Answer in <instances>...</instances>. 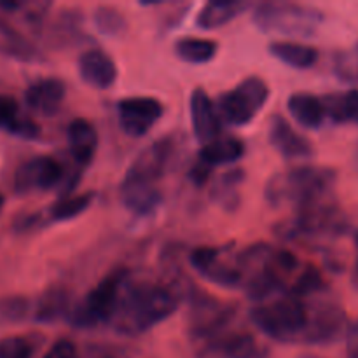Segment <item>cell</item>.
<instances>
[{
  "label": "cell",
  "mask_w": 358,
  "mask_h": 358,
  "mask_svg": "<svg viewBox=\"0 0 358 358\" xmlns=\"http://www.w3.org/2000/svg\"><path fill=\"white\" fill-rule=\"evenodd\" d=\"M180 304L178 290L152 282H128L110 325L124 336H140L170 318Z\"/></svg>",
  "instance_id": "cell-1"
},
{
  "label": "cell",
  "mask_w": 358,
  "mask_h": 358,
  "mask_svg": "<svg viewBox=\"0 0 358 358\" xmlns=\"http://www.w3.org/2000/svg\"><path fill=\"white\" fill-rule=\"evenodd\" d=\"M338 173L327 166H297L275 173L264 189L266 201L271 206L308 205L332 196Z\"/></svg>",
  "instance_id": "cell-2"
},
{
  "label": "cell",
  "mask_w": 358,
  "mask_h": 358,
  "mask_svg": "<svg viewBox=\"0 0 358 358\" xmlns=\"http://www.w3.org/2000/svg\"><path fill=\"white\" fill-rule=\"evenodd\" d=\"M252 324L278 343H303L308 324V304L304 299L282 294L250 311Z\"/></svg>",
  "instance_id": "cell-3"
},
{
  "label": "cell",
  "mask_w": 358,
  "mask_h": 358,
  "mask_svg": "<svg viewBox=\"0 0 358 358\" xmlns=\"http://www.w3.org/2000/svg\"><path fill=\"white\" fill-rule=\"evenodd\" d=\"M324 20V13L317 7L280 0L259 3L252 13V21L259 30L287 37H313Z\"/></svg>",
  "instance_id": "cell-4"
},
{
  "label": "cell",
  "mask_w": 358,
  "mask_h": 358,
  "mask_svg": "<svg viewBox=\"0 0 358 358\" xmlns=\"http://www.w3.org/2000/svg\"><path fill=\"white\" fill-rule=\"evenodd\" d=\"M128 269L119 268L100 280L83 301L72 306L66 320L77 329H91L100 324H110L119 306L128 280Z\"/></svg>",
  "instance_id": "cell-5"
},
{
  "label": "cell",
  "mask_w": 358,
  "mask_h": 358,
  "mask_svg": "<svg viewBox=\"0 0 358 358\" xmlns=\"http://www.w3.org/2000/svg\"><path fill=\"white\" fill-rule=\"evenodd\" d=\"M289 240L296 238L341 236L348 229V217L334 199V196L308 203L297 210V215L287 224Z\"/></svg>",
  "instance_id": "cell-6"
},
{
  "label": "cell",
  "mask_w": 358,
  "mask_h": 358,
  "mask_svg": "<svg viewBox=\"0 0 358 358\" xmlns=\"http://www.w3.org/2000/svg\"><path fill=\"white\" fill-rule=\"evenodd\" d=\"M269 86L264 79L250 76L236 87L219 96L217 108L222 122L231 126H245L257 117L269 100Z\"/></svg>",
  "instance_id": "cell-7"
},
{
  "label": "cell",
  "mask_w": 358,
  "mask_h": 358,
  "mask_svg": "<svg viewBox=\"0 0 358 358\" xmlns=\"http://www.w3.org/2000/svg\"><path fill=\"white\" fill-rule=\"evenodd\" d=\"M189 299H191L187 317L189 336L196 346L227 331V325L236 313L234 304L208 296L201 290L189 294Z\"/></svg>",
  "instance_id": "cell-8"
},
{
  "label": "cell",
  "mask_w": 358,
  "mask_h": 358,
  "mask_svg": "<svg viewBox=\"0 0 358 358\" xmlns=\"http://www.w3.org/2000/svg\"><path fill=\"white\" fill-rule=\"evenodd\" d=\"M173 156L175 140L171 136H163V138L156 140L154 143L147 145L129 164L121 185L159 187V180L166 173Z\"/></svg>",
  "instance_id": "cell-9"
},
{
  "label": "cell",
  "mask_w": 358,
  "mask_h": 358,
  "mask_svg": "<svg viewBox=\"0 0 358 358\" xmlns=\"http://www.w3.org/2000/svg\"><path fill=\"white\" fill-rule=\"evenodd\" d=\"M308 324L303 343L306 345H331L348 331V317L341 304L334 299H313L308 303Z\"/></svg>",
  "instance_id": "cell-10"
},
{
  "label": "cell",
  "mask_w": 358,
  "mask_h": 358,
  "mask_svg": "<svg viewBox=\"0 0 358 358\" xmlns=\"http://www.w3.org/2000/svg\"><path fill=\"white\" fill-rule=\"evenodd\" d=\"M226 247H198L189 255V262L192 268L205 276L208 282L215 285L224 287V289H236L243 287L245 273L238 266L236 257L234 262H229L226 259Z\"/></svg>",
  "instance_id": "cell-11"
},
{
  "label": "cell",
  "mask_w": 358,
  "mask_h": 358,
  "mask_svg": "<svg viewBox=\"0 0 358 358\" xmlns=\"http://www.w3.org/2000/svg\"><path fill=\"white\" fill-rule=\"evenodd\" d=\"M163 114L164 105L152 96H129L117 101L119 124L133 138L145 136Z\"/></svg>",
  "instance_id": "cell-12"
},
{
  "label": "cell",
  "mask_w": 358,
  "mask_h": 358,
  "mask_svg": "<svg viewBox=\"0 0 358 358\" xmlns=\"http://www.w3.org/2000/svg\"><path fill=\"white\" fill-rule=\"evenodd\" d=\"M269 352L250 332L224 331L198 345L199 358H268Z\"/></svg>",
  "instance_id": "cell-13"
},
{
  "label": "cell",
  "mask_w": 358,
  "mask_h": 358,
  "mask_svg": "<svg viewBox=\"0 0 358 358\" xmlns=\"http://www.w3.org/2000/svg\"><path fill=\"white\" fill-rule=\"evenodd\" d=\"M63 166L52 156H37L21 164L14 175V192L30 194L55 189L63 180Z\"/></svg>",
  "instance_id": "cell-14"
},
{
  "label": "cell",
  "mask_w": 358,
  "mask_h": 358,
  "mask_svg": "<svg viewBox=\"0 0 358 358\" xmlns=\"http://www.w3.org/2000/svg\"><path fill=\"white\" fill-rule=\"evenodd\" d=\"M268 138L273 149L285 159H308L315 152L310 140L296 131L294 126L280 114L269 119Z\"/></svg>",
  "instance_id": "cell-15"
},
{
  "label": "cell",
  "mask_w": 358,
  "mask_h": 358,
  "mask_svg": "<svg viewBox=\"0 0 358 358\" xmlns=\"http://www.w3.org/2000/svg\"><path fill=\"white\" fill-rule=\"evenodd\" d=\"M189 108H191L192 131L203 145L220 136L222 119L219 115V108L203 87L192 90Z\"/></svg>",
  "instance_id": "cell-16"
},
{
  "label": "cell",
  "mask_w": 358,
  "mask_h": 358,
  "mask_svg": "<svg viewBox=\"0 0 358 358\" xmlns=\"http://www.w3.org/2000/svg\"><path fill=\"white\" fill-rule=\"evenodd\" d=\"M77 69H79L80 79L94 90H108L117 80V65L114 58L103 49L93 48L84 51L79 56Z\"/></svg>",
  "instance_id": "cell-17"
},
{
  "label": "cell",
  "mask_w": 358,
  "mask_h": 358,
  "mask_svg": "<svg viewBox=\"0 0 358 358\" xmlns=\"http://www.w3.org/2000/svg\"><path fill=\"white\" fill-rule=\"evenodd\" d=\"M66 96V86L58 77H42L24 91V103L31 112L41 115H55Z\"/></svg>",
  "instance_id": "cell-18"
},
{
  "label": "cell",
  "mask_w": 358,
  "mask_h": 358,
  "mask_svg": "<svg viewBox=\"0 0 358 358\" xmlns=\"http://www.w3.org/2000/svg\"><path fill=\"white\" fill-rule=\"evenodd\" d=\"M66 138H69V150L77 168L84 170L90 166L98 149V133L93 122L84 117L72 119L66 128Z\"/></svg>",
  "instance_id": "cell-19"
},
{
  "label": "cell",
  "mask_w": 358,
  "mask_h": 358,
  "mask_svg": "<svg viewBox=\"0 0 358 358\" xmlns=\"http://www.w3.org/2000/svg\"><path fill=\"white\" fill-rule=\"evenodd\" d=\"M250 7L252 3L245 2V0H213V2H206L198 13L196 24L201 30H215V28H220L236 20L238 16H241Z\"/></svg>",
  "instance_id": "cell-20"
},
{
  "label": "cell",
  "mask_w": 358,
  "mask_h": 358,
  "mask_svg": "<svg viewBox=\"0 0 358 358\" xmlns=\"http://www.w3.org/2000/svg\"><path fill=\"white\" fill-rule=\"evenodd\" d=\"M287 108H289V114L292 115L294 121L308 129L320 128L327 119L324 100L315 96V94L306 93V91L290 94L289 100H287Z\"/></svg>",
  "instance_id": "cell-21"
},
{
  "label": "cell",
  "mask_w": 358,
  "mask_h": 358,
  "mask_svg": "<svg viewBox=\"0 0 358 358\" xmlns=\"http://www.w3.org/2000/svg\"><path fill=\"white\" fill-rule=\"evenodd\" d=\"M0 55L23 63L42 62V52L21 31L0 17Z\"/></svg>",
  "instance_id": "cell-22"
},
{
  "label": "cell",
  "mask_w": 358,
  "mask_h": 358,
  "mask_svg": "<svg viewBox=\"0 0 358 358\" xmlns=\"http://www.w3.org/2000/svg\"><path fill=\"white\" fill-rule=\"evenodd\" d=\"M70 304L69 290L63 285H51L38 297L34 310V320L38 324H55L62 318H69Z\"/></svg>",
  "instance_id": "cell-23"
},
{
  "label": "cell",
  "mask_w": 358,
  "mask_h": 358,
  "mask_svg": "<svg viewBox=\"0 0 358 358\" xmlns=\"http://www.w3.org/2000/svg\"><path fill=\"white\" fill-rule=\"evenodd\" d=\"M247 152V147L236 136H217L212 142L205 143L199 150V159L212 168L220 164H233L240 161Z\"/></svg>",
  "instance_id": "cell-24"
},
{
  "label": "cell",
  "mask_w": 358,
  "mask_h": 358,
  "mask_svg": "<svg viewBox=\"0 0 358 358\" xmlns=\"http://www.w3.org/2000/svg\"><path fill=\"white\" fill-rule=\"evenodd\" d=\"M247 173L241 168H231V170L224 171L212 185V196L213 201L219 206H222L227 212H234V210L240 206L241 196H240V187L243 185Z\"/></svg>",
  "instance_id": "cell-25"
},
{
  "label": "cell",
  "mask_w": 358,
  "mask_h": 358,
  "mask_svg": "<svg viewBox=\"0 0 358 358\" xmlns=\"http://www.w3.org/2000/svg\"><path fill=\"white\" fill-rule=\"evenodd\" d=\"M268 49L273 58L297 70L311 69L318 59L317 49L310 44H301V42L276 41L271 42Z\"/></svg>",
  "instance_id": "cell-26"
},
{
  "label": "cell",
  "mask_w": 358,
  "mask_h": 358,
  "mask_svg": "<svg viewBox=\"0 0 358 358\" xmlns=\"http://www.w3.org/2000/svg\"><path fill=\"white\" fill-rule=\"evenodd\" d=\"M173 51L178 59L191 65H203L212 62L219 52V44L212 38L180 37L175 41Z\"/></svg>",
  "instance_id": "cell-27"
},
{
  "label": "cell",
  "mask_w": 358,
  "mask_h": 358,
  "mask_svg": "<svg viewBox=\"0 0 358 358\" xmlns=\"http://www.w3.org/2000/svg\"><path fill=\"white\" fill-rule=\"evenodd\" d=\"M322 100H324L327 119L338 122V124H343V122L358 124V90L327 94Z\"/></svg>",
  "instance_id": "cell-28"
},
{
  "label": "cell",
  "mask_w": 358,
  "mask_h": 358,
  "mask_svg": "<svg viewBox=\"0 0 358 358\" xmlns=\"http://www.w3.org/2000/svg\"><path fill=\"white\" fill-rule=\"evenodd\" d=\"M94 201V192L87 191L83 194H70L65 198H59L55 205L49 210V217L55 222H65V220H72L76 217L83 215Z\"/></svg>",
  "instance_id": "cell-29"
},
{
  "label": "cell",
  "mask_w": 358,
  "mask_h": 358,
  "mask_svg": "<svg viewBox=\"0 0 358 358\" xmlns=\"http://www.w3.org/2000/svg\"><path fill=\"white\" fill-rule=\"evenodd\" d=\"M93 21L96 24V30L107 37H115L126 30L124 14L114 6L96 7L93 13Z\"/></svg>",
  "instance_id": "cell-30"
},
{
  "label": "cell",
  "mask_w": 358,
  "mask_h": 358,
  "mask_svg": "<svg viewBox=\"0 0 358 358\" xmlns=\"http://www.w3.org/2000/svg\"><path fill=\"white\" fill-rule=\"evenodd\" d=\"M34 345L27 338L10 336L0 339V358H31Z\"/></svg>",
  "instance_id": "cell-31"
},
{
  "label": "cell",
  "mask_w": 358,
  "mask_h": 358,
  "mask_svg": "<svg viewBox=\"0 0 358 358\" xmlns=\"http://www.w3.org/2000/svg\"><path fill=\"white\" fill-rule=\"evenodd\" d=\"M28 303L24 297H9V299L0 301V320L17 322L23 320L28 313Z\"/></svg>",
  "instance_id": "cell-32"
},
{
  "label": "cell",
  "mask_w": 358,
  "mask_h": 358,
  "mask_svg": "<svg viewBox=\"0 0 358 358\" xmlns=\"http://www.w3.org/2000/svg\"><path fill=\"white\" fill-rule=\"evenodd\" d=\"M20 115L21 114L17 101L14 100L13 96L0 94V128L9 131V128L16 122V119L20 117Z\"/></svg>",
  "instance_id": "cell-33"
},
{
  "label": "cell",
  "mask_w": 358,
  "mask_h": 358,
  "mask_svg": "<svg viewBox=\"0 0 358 358\" xmlns=\"http://www.w3.org/2000/svg\"><path fill=\"white\" fill-rule=\"evenodd\" d=\"M9 133H13L14 136H20V138L24 140H35L41 135V128H38V124L34 119L27 117V115H20V117L16 119V122L9 128Z\"/></svg>",
  "instance_id": "cell-34"
},
{
  "label": "cell",
  "mask_w": 358,
  "mask_h": 358,
  "mask_svg": "<svg viewBox=\"0 0 358 358\" xmlns=\"http://www.w3.org/2000/svg\"><path fill=\"white\" fill-rule=\"evenodd\" d=\"M44 358H80L76 343L70 339H58L51 348L48 350Z\"/></svg>",
  "instance_id": "cell-35"
},
{
  "label": "cell",
  "mask_w": 358,
  "mask_h": 358,
  "mask_svg": "<svg viewBox=\"0 0 358 358\" xmlns=\"http://www.w3.org/2000/svg\"><path fill=\"white\" fill-rule=\"evenodd\" d=\"M212 171H213V168L210 166V164L203 163L201 159H198V163H196L194 166L191 168V171H189V177H191L192 184H196L198 187H203V185L210 180V175H212Z\"/></svg>",
  "instance_id": "cell-36"
},
{
  "label": "cell",
  "mask_w": 358,
  "mask_h": 358,
  "mask_svg": "<svg viewBox=\"0 0 358 358\" xmlns=\"http://www.w3.org/2000/svg\"><path fill=\"white\" fill-rule=\"evenodd\" d=\"M346 353L348 358H358V320L350 324L346 331Z\"/></svg>",
  "instance_id": "cell-37"
},
{
  "label": "cell",
  "mask_w": 358,
  "mask_h": 358,
  "mask_svg": "<svg viewBox=\"0 0 358 358\" xmlns=\"http://www.w3.org/2000/svg\"><path fill=\"white\" fill-rule=\"evenodd\" d=\"M352 283H353V287H355V289L358 290V252H357V261H355V266H353Z\"/></svg>",
  "instance_id": "cell-38"
},
{
  "label": "cell",
  "mask_w": 358,
  "mask_h": 358,
  "mask_svg": "<svg viewBox=\"0 0 358 358\" xmlns=\"http://www.w3.org/2000/svg\"><path fill=\"white\" fill-rule=\"evenodd\" d=\"M353 168H355V171L358 173V143H357L355 150H353Z\"/></svg>",
  "instance_id": "cell-39"
},
{
  "label": "cell",
  "mask_w": 358,
  "mask_h": 358,
  "mask_svg": "<svg viewBox=\"0 0 358 358\" xmlns=\"http://www.w3.org/2000/svg\"><path fill=\"white\" fill-rule=\"evenodd\" d=\"M299 358H322V357H318V355H313V353H304V355H301Z\"/></svg>",
  "instance_id": "cell-40"
},
{
  "label": "cell",
  "mask_w": 358,
  "mask_h": 358,
  "mask_svg": "<svg viewBox=\"0 0 358 358\" xmlns=\"http://www.w3.org/2000/svg\"><path fill=\"white\" fill-rule=\"evenodd\" d=\"M2 206H3V196L2 192H0V210H2Z\"/></svg>",
  "instance_id": "cell-41"
},
{
  "label": "cell",
  "mask_w": 358,
  "mask_h": 358,
  "mask_svg": "<svg viewBox=\"0 0 358 358\" xmlns=\"http://www.w3.org/2000/svg\"><path fill=\"white\" fill-rule=\"evenodd\" d=\"M355 247H357V252H358V231L355 233Z\"/></svg>",
  "instance_id": "cell-42"
}]
</instances>
